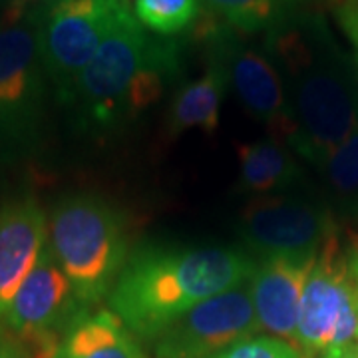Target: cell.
<instances>
[{
  "mask_svg": "<svg viewBox=\"0 0 358 358\" xmlns=\"http://www.w3.org/2000/svg\"><path fill=\"white\" fill-rule=\"evenodd\" d=\"M255 261L233 247H145L129 257L108 294L129 333L155 338L211 296L251 279Z\"/></svg>",
  "mask_w": 358,
  "mask_h": 358,
  "instance_id": "1",
  "label": "cell"
},
{
  "mask_svg": "<svg viewBox=\"0 0 358 358\" xmlns=\"http://www.w3.org/2000/svg\"><path fill=\"white\" fill-rule=\"evenodd\" d=\"M265 52L289 82L296 124L291 150L322 167L358 128L357 92L345 60L319 20L294 22V16L268 30Z\"/></svg>",
  "mask_w": 358,
  "mask_h": 358,
  "instance_id": "2",
  "label": "cell"
},
{
  "mask_svg": "<svg viewBox=\"0 0 358 358\" xmlns=\"http://www.w3.org/2000/svg\"><path fill=\"white\" fill-rule=\"evenodd\" d=\"M178 70V42L148 32L126 8L78 76L68 103L90 129L108 134L159 102Z\"/></svg>",
  "mask_w": 358,
  "mask_h": 358,
  "instance_id": "3",
  "label": "cell"
},
{
  "mask_svg": "<svg viewBox=\"0 0 358 358\" xmlns=\"http://www.w3.org/2000/svg\"><path fill=\"white\" fill-rule=\"evenodd\" d=\"M48 247L86 308L110 294L129 259L122 213L92 193L68 195L54 207Z\"/></svg>",
  "mask_w": 358,
  "mask_h": 358,
  "instance_id": "4",
  "label": "cell"
},
{
  "mask_svg": "<svg viewBox=\"0 0 358 358\" xmlns=\"http://www.w3.org/2000/svg\"><path fill=\"white\" fill-rule=\"evenodd\" d=\"M358 334V293L350 277L345 237L329 235L308 273L296 322V348L308 357L352 345Z\"/></svg>",
  "mask_w": 358,
  "mask_h": 358,
  "instance_id": "5",
  "label": "cell"
},
{
  "mask_svg": "<svg viewBox=\"0 0 358 358\" xmlns=\"http://www.w3.org/2000/svg\"><path fill=\"white\" fill-rule=\"evenodd\" d=\"M126 8V0H58L40 13L44 70L64 102Z\"/></svg>",
  "mask_w": 358,
  "mask_h": 358,
  "instance_id": "6",
  "label": "cell"
},
{
  "mask_svg": "<svg viewBox=\"0 0 358 358\" xmlns=\"http://www.w3.org/2000/svg\"><path fill=\"white\" fill-rule=\"evenodd\" d=\"M193 28L223 56L229 84L245 110L267 126L271 138L291 148L296 136V124L285 80L271 56L267 52L243 44L237 36L239 32L223 20L219 24L213 18L205 20V14H201Z\"/></svg>",
  "mask_w": 358,
  "mask_h": 358,
  "instance_id": "7",
  "label": "cell"
},
{
  "mask_svg": "<svg viewBox=\"0 0 358 358\" xmlns=\"http://www.w3.org/2000/svg\"><path fill=\"white\" fill-rule=\"evenodd\" d=\"M40 13L13 0L0 16V129L13 136L30 129L44 98Z\"/></svg>",
  "mask_w": 358,
  "mask_h": 358,
  "instance_id": "8",
  "label": "cell"
},
{
  "mask_svg": "<svg viewBox=\"0 0 358 358\" xmlns=\"http://www.w3.org/2000/svg\"><path fill=\"white\" fill-rule=\"evenodd\" d=\"M338 225L319 205L299 197H257L241 213V237L261 259H317Z\"/></svg>",
  "mask_w": 358,
  "mask_h": 358,
  "instance_id": "9",
  "label": "cell"
},
{
  "mask_svg": "<svg viewBox=\"0 0 358 358\" xmlns=\"http://www.w3.org/2000/svg\"><path fill=\"white\" fill-rule=\"evenodd\" d=\"M86 310L46 243L14 296L4 319V331L32 343L42 358H52L66 331Z\"/></svg>",
  "mask_w": 358,
  "mask_h": 358,
  "instance_id": "10",
  "label": "cell"
},
{
  "mask_svg": "<svg viewBox=\"0 0 358 358\" xmlns=\"http://www.w3.org/2000/svg\"><path fill=\"white\" fill-rule=\"evenodd\" d=\"M261 331L251 291L241 285L211 296L154 338L155 358H211Z\"/></svg>",
  "mask_w": 358,
  "mask_h": 358,
  "instance_id": "11",
  "label": "cell"
},
{
  "mask_svg": "<svg viewBox=\"0 0 358 358\" xmlns=\"http://www.w3.org/2000/svg\"><path fill=\"white\" fill-rule=\"evenodd\" d=\"M48 243V219L34 197L0 207V333L14 296Z\"/></svg>",
  "mask_w": 358,
  "mask_h": 358,
  "instance_id": "12",
  "label": "cell"
},
{
  "mask_svg": "<svg viewBox=\"0 0 358 358\" xmlns=\"http://www.w3.org/2000/svg\"><path fill=\"white\" fill-rule=\"evenodd\" d=\"M313 265L315 259H261L249 279L261 329L294 346L301 296Z\"/></svg>",
  "mask_w": 358,
  "mask_h": 358,
  "instance_id": "13",
  "label": "cell"
},
{
  "mask_svg": "<svg viewBox=\"0 0 358 358\" xmlns=\"http://www.w3.org/2000/svg\"><path fill=\"white\" fill-rule=\"evenodd\" d=\"M227 86H229V76L223 56L209 42L207 72L179 86L167 108L166 128L169 136L176 138L189 129H201L203 134H213L219 128V112Z\"/></svg>",
  "mask_w": 358,
  "mask_h": 358,
  "instance_id": "14",
  "label": "cell"
},
{
  "mask_svg": "<svg viewBox=\"0 0 358 358\" xmlns=\"http://www.w3.org/2000/svg\"><path fill=\"white\" fill-rule=\"evenodd\" d=\"M52 358H145L138 338L112 310H86L66 331Z\"/></svg>",
  "mask_w": 358,
  "mask_h": 358,
  "instance_id": "15",
  "label": "cell"
},
{
  "mask_svg": "<svg viewBox=\"0 0 358 358\" xmlns=\"http://www.w3.org/2000/svg\"><path fill=\"white\" fill-rule=\"evenodd\" d=\"M239 187L257 197L281 193L301 179V167L291 154V148L275 138L239 143Z\"/></svg>",
  "mask_w": 358,
  "mask_h": 358,
  "instance_id": "16",
  "label": "cell"
},
{
  "mask_svg": "<svg viewBox=\"0 0 358 358\" xmlns=\"http://www.w3.org/2000/svg\"><path fill=\"white\" fill-rule=\"evenodd\" d=\"M209 13L215 14L237 32H268L289 18L301 0H201Z\"/></svg>",
  "mask_w": 358,
  "mask_h": 358,
  "instance_id": "17",
  "label": "cell"
},
{
  "mask_svg": "<svg viewBox=\"0 0 358 358\" xmlns=\"http://www.w3.org/2000/svg\"><path fill=\"white\" fill-rule=\"evenodd\" d=\"M134 14L140 24L159 38H173L197 24L203 14L201 0H136Z\"/></svg>",
  "mask_w": 358,
  "mask_h": 358,
  "instance_id": "18",
  "label": "cell"
},
{
  "mask_svg": "<svg viewBox=\"0 0 358 358\" xmlns=\"http://www.w3.org/2000/svg\"><path fill=\"white\" fill-rule=\"evenodd\" d=\"M320 169H324L331 187L338 195H358V128L327 157Z\"/></svg>",
  "mask_w": 358,
  "mask_h": 358,
  "instance_id": "19",
  "label": "cell"
},
{
  "mask_svg": "<svg viewBox=\"0 0 358 358\" xmlns=\"http://www.w3.org/2000/svg\"><path fill=\"white\" fill-rule=\"evenodd\" d=\"M211 358H307L299 348L277 336H249Z\"/></svg>",
  "mask_w": 358,
  "mask_h": 358,
  "instance_id": "20",
  "label": "cell"
},
{
  "mask_svg": "<svg viewBox=\"0 0 358 358\" xmlns=\"http://www.w3.org/2000/svg\"><path fill=\"white\" fill-rule=\"evenodd\" d=\"M338 22L355 46V62H357V82H358V0H338L336 4Z\"/></svg>",
  "mask_w": 358,
  "mask_h": 358,
  "instance_id": "21",
  "label": "cell"
},
{
  "mask_svg": "<svg viewBox=\"0 0 358 358\" xmlns=\"http://www.w3.org/2000/svg\"><path fill=\"white\" fill-rule=\"evenodd\" d=\"M343 237H345V253L348 271H350V277L355 281L358 293V233L357 231H346Z\"/></svg>",
  "mask_w": 358,
  "mask_h": 358,
  "instance_id": "22",
  "label": "cell"
},
{
  "mask_svg": "<svg viewBox=\"0 0 358 358\" xmlns=\"http://www.w3.org/2000/svg\"><path fill=\"white\" fill-rule=\"evenodd\" d=\"M0 358H32L24 346L16 341L0 338Z\"/></svg>",
  "mask_w": 358,
  "mask_h": 358,
  "instance_id": "23",
  "label": "cell"
},
{
  "mask_svg": "<svg viewBox=\"0 0 358 358\" xmlns=\"http://www.w3.org/2000/svg\"><path fill=\"white\" fill-rule=\"evenodd\" d=\"M324 358H358V346L346 345L338 348H331L324 352Z\"/></svg>",
  "mask_w": 358,
  "mask_h": 358,
  "instance_id": "24",
  "label": "cell"
},
{
  "mask_svg": "<svg viewBox=\"0 0 358 358\" xmlns=\"http://www.w3.org/2000/svg\"><path fill=\"white\" fill-rule=\"evenodd\" d=\"M14 2H18V4H22V6H28V8L44 10V8H48L50 4L58 2V0H14Z\"/></svg>",
  "mask_w": 358,
  "mask_h": 358,
  "instance_id": "25",
  "label": "cell"
},
{
  "mask_svg": "<svg viewBox=\"0 0 358 358\" xmlns=\"http://www.w3.org/2000/svg\"><path fill=\"white\" fill-rule=\"evenodd\" d=\"M355 213H357V219H358V201H357V207H355Z\"/></svg>",
  "mask_w": 358,
  "mask_h": 358,
  "instance_id": "26",
  "label": "cell"
},
{
  "mask_svg": "<svg viewBox=\"0 0 358 358\" xmlns=\"http://www.w3.org/2000/svg\"><path fill=\"white\" fill-rule=\"evenodd\" d=\"M357 346H358V334H357Z\"/></svg>",
  "mask_w": 358,
  "mask_h": 358,
  "instance_id": "27",
  "label": "cell"
}]
</instances>
